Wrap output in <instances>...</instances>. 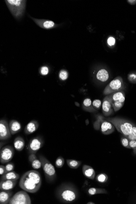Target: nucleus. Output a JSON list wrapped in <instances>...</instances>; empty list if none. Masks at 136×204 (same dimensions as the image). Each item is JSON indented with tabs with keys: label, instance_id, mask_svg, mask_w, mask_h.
<instances>
[{
	"label": "nucleus",
	"instance_id": "25",
	"mask_svg": "<svg viewBox=\"0 0 136 204\" xmlns=\"http://www.w3.org/2000/svg\"><path fill=\"white\" fill-rule=\"evenodd\" d=\"M88 193L89 195L93 196L98 194H106L108 192L104 189L91 187L88 190Z\"/></svg>",
	"mask_w": 136,
	"mask_h": 204
},
{
	"label": "nucleus",
	"instance_id": "11",
	"mask_svg": "<svg viewBox=\"0 0 136 204\" xmlns=\"http://www.w3.org/2000/svg\"><path fill=\"white\" fill-rule=\"evenodd\" d=\"M102 112L105 116H109L113 112V108L108 95H106L103 99L102 104Z\"/></svg>",
	"mask_w": 136,
	"mask_h": 204
},
{
	"label": "nucleus",
	"instance_id": "5",
	"mask_svg": "<svg viewBox=\"0 0 136 204\" xmlns=\"http://www.w3.org/2000/svg\"><path fill=\"white\" fill-rule=\"evenodd\" d=\"M6 2L12 14L16 18H19L22 16L25 9L26 1L8 0Z\"/></svg>",
	"mask_w": 136,
	"mask_h": 204
},
{
	"label": "nucleus",
	"instance_id": "18",
	"mask_svg": "<svg viewBox=\"0 0 136 204\" xmlns=\"http://www.w3.org/2000/svg\"><path fill=\"white\" fill-rule=\"evenodd\" d=\"M28 160L33 169H39L42 167L41 161L40 159H37L35 154H30L28 157Z\"/></svg>",
	"mask_w": 136,
	"mask_h": 204
},
{
	"label": "nucleus",
	"instance_id": "38",
	"mask_svg": "<svg viewBox=\"0 0 136 204\" xmlns=\"http://www.w3.org/2000/svg\"><path fill=\"white\" fill-rule=\"evenodd\" d=\"M107 43L108 44V45L110 46L114 45L115 43V38L112 37H108L107 40Z\"/></svg>",
	"mask_w": 136,
	"mask_h": 204
},
{
	"label": "nucleus",
	"instance_id": "21",
	"mask_svg": "<svg viewBox=\"0 0 136 204\" xmlns=\"http://www.w3.org/2000/svg\"><path fill=\"white\" fill-rule=\"evenodd\" d=\"M15 148L17 151L21 152L23 151L25 146V142L24 139L21 137H17L14 142Z\"/></svg>",
	"mask_w": 136,
	"mask_h": 204
},
{
	"label": "nucleus",
	"instance_id": "16",
	"mask_svg": "<svg viewBox=\"0 0 136 204\" xmlns=\"http://www.w3.org/2000/svg\"><path fill=\"white\" fill-rule=\"evenodd\" d=\"M39 127L38 122L35 120H32L27 124L24 129V133L27 135L33 133Z\"/></svg>",
	"mask_w": 136,
	"mask_h": 204
},
{
	"label": "nucleus",
	"instance_id": "19",
	"mask_svg": "<svg viewBox=\"0 0 136 204\" xmlns=\"http://www.w3.org/2000/svg\"><path fill=\"white\" fill-rule=\"evenodd\" d=\"M9 128L12 135H14L20 131L21 126L19 121L15 120H12L9 123Z\"/></svg>",
	"mask_w": 136,
	"mask_h": 204
},
{
	"label": "nucleus",
	"instance_id": "13",
	"mask_svg": "<svg viewBox=\"0 0 136 204\" xmlns=\"http://www.w3.org/2000/svg\"><path fill=\"white\" fill-rule=\"evenodd\" d=\"M38 26L45 29H50L54 28L56 24L53 21L43 19H37L31 18Z\"/></svg>",
	"mask_w": 136,
	"mask_h": 204
},
{
	"label": "nucleus",
	"instance_id": "10",
	"mask_svg": "<svg viewBox=\"0 0 136 204\" xmlns=\"http://www.w3.org/2000/svg\"><path fill=\"white\" fill-rule=\"evenodd\" d=\"M12 136L8 121L5 119L0 121V139L6 140L10 138Z\"/></svg>",
	"mask_w": 136,
	"mask_h": 204
},
{
	"label": "nucleus",
	"instance_id": "35",
	"mask_svg": "<svg viewBox=\"0 0 136 204\" xmlns=\"http://www.w3.org/2000/svg\"><path fill=\"white\" fill-rule=\"evenodd\" d=\"M6 170L7 173L13 171L15 169V165L12 163H9L6 165Z\"/></svg>",
	"mask_w": 136,
	"mask_h": 204
},
{
	"label": "nucleus",
	"instance_id": "20",
	"mask_svg": "<svg viewBox=\"0 0 136 204\" xmlns=\"http://www.w3.org/2000/svg\"><path fill=\"white\" fill-rule=\"evenodd\" d=\"M109 74L105 69L99 70L96 74L97 80L101 82H106L109 79Z\"/></svg>",
	"mask_w": 136,
	"mask_h": 204
},
{
	"label": "nucleus",
	"instance_id": "12",
	"mask_svg": "<svg viewBox=\"0 0 136 204\" xmlns=\"http://www.w3.org/2000/svg\"><path fill=\"white\" fill-rule=\"evenodd\" d=\"M115 127L113 124L107 120H101V133L105 135H108L112 133L114 131Z\"/></svg>",
	"mask_w": 136,
	"mask_h": 204
},
{
	"label": "nucleus",
	"instance_id": "4",
	"mask_svg": "<svg viewBox=\"0 0 136 204\" xmlns=\"http://www.w3.org/2000/svg\"><path fill=\"white\" fill-rule=\"evenodd\" d=\"M39 159L41 162L42 167L43 169L46 181L49 183L53 182L56 178V173L55 167L46 157L40 155Z\"/></svg>",
	"mask_w": 136,
	"mask_h": 204
},
{
	"label": "nucleus",
	"instance_id": "17",
	"mask_svg": "<svg viewBox=\"0 0 136 204\" xmlns=\"http://www.w3.org/2000/svg\"><path fill=\"white\" fill-rule=\"evenodd\" d=\"M83 172L85 177L89 179H94L95 176V171L94 169L89 165H85L83 167Z\"/></svg>",
	"mask_w": 136,
	"mask_h": 204
},
{
	"label": "nucleus",
	"instance_id": "40",
	"mask_svg": "<svg viewBox=\"0 0 136 204\" xmlns=\"http://www.w3.org/2000/svg\"><path fill=\"white\" fill-rule=\"evenodd\" d=\"M128 2L131 5H135L136 4V1H128Z\"/></svg>",
	"mask_w": 136,
	"mask_h": 204
},
{
	"label": "nucleus",
	"instance_id": "3",
	"mask_svg": "<svg viewBox=\"0 0 136 204\" xmlns=\"http://www.w3.org/2000/svg\"><path fill=\"white\" fill-rule=\"evenodd\" d=\"M107 120L113 124L118 131L126 137L130 133L134 125L131 122L121 118H110Z\"/></svg>",
	"mask_w": 136,
	"mask_h": 204
},
{
	"label": "nucleus",
	"instance_id": "28",
	"mask_svg": "<svg viewBox=\"0 0 136 204\" xmlns=\"http://www.w3.org/2000/svg\"><path fill=\"white\" fill-rule=\"evenodd\" d=\"M64 164H65V159L63 157L61 156L58 157L55 162L56 167L59 168H62Z\"/></svg>",
	"mask_w": 136,
	"mask_h": 204
},
{
	"label": "nucleus",
	"instance_id": "39",
	"mask_svg": "<svg viewBox=\"0 0 136 204\" xmlns=\"http://www.w3.org/2000/svg\"><path fill=\"white\" fill-rule=\"evenodd\" d=\"M7 173L6 166L3 165H0V175L2 176Z\"/></svg>",
	"mask_w": 136,
	"mask_h": 204
},
{
	"label": "nucleus",
	"instance_id": "32",
	"mask_svg": "<svg viewBox=\"0 0 136 204\" xmlns=\"http://www.w3.org/2000/svg\"><path fill=\"white\" fill-rule=\"evenodd\" d=\"M128 80L131 83L136 84V72L130 73L128 75Z\"/></svg>",
	"mask_w": 136,
	"mask_h": 204
},
{
	"label": "nucleus",
	"instance_id": "33",
	"mask_svg": "<svg viewBox=\"0 0 136 204\" xmlns=\"http://www.w3.org/2000/svg\"><path fill=\"white\" fill-rule=\"evenodd\" d=\"M59 78L62 80H65L68 78L67 71L65 70L61 71L59 74Z\"/></svg>",
	"mask_w": 136,
	"mask_h": 204
},
{
	"label": "nucleus",
	"instance_id": "8",
	"mask_svg": "<svg viewBox=\"0 0 136 204\" xmlns=\"http://www.w3.org/2000/svg\"><path fill=\"white\" fill-rule=\"evenodd\" d=\"M15 154V150L10 146L3 147L0 153V162L2 164L9 163L13 159Z\"/></svg>",
	"mask_w": 136,
	"mask_h": 204
},
{
	"label": "nucleus",
	"instance_id": "29",
	"mask_svg": "<svg viewBox=\"0 0 136 204\" xmlns=\"http://www.w3.org/2000/svg\"><path fill=\"white\" fill-rule=\"evenodd\" d=\"M124 103L119 102V101H116L112 103L114 112H117L123 106Z\"/></svg>",
	"mask_w": 136,
	"mask_h": 204
},
{
	"label": "nucleus",
	"instance_id": "37",
	"mask_svg": "<svg viewBox=\"0 0 136 204\" xmlns=\"http://www.w3.org/2000/svg\"><path fill=\"white\" fill-rule=\"evenodd\" d=\"M49 69L47 67L44 66L41 68L40 73H41V74L43 76L47 75L49 74Z\"/></svg>",
	"mask_w": 136,
	"mask_h": 204
},
{
	"label": "nucleus",
	"instance_id": "30",
	"mask_svg": "<svg viewBox=\"0 0 136 204\" xmlns=\"http://www.w3.org/2000/svg\"><path fill=\"white\" fill-rule=\"evenodd\" d=\"M121 142L122 145L123 146L127 148L130 149L129 146L130 139L124 136V137H121Z\"/></svg>",
	"mask_w": 136,
	"mask_h": 204
},
{
	"label": "nucleus",
	"instance_id": "7",
	"mask_svg": "<svg viewBox=\"0 0 136 204\" xmlns=\"http://www.w3.org/2000/svg\"><path fill=\"white\" fill-rule=\"evenodd\" d=\"M25 191H21L12 196L9 204H31V198Z\"/></svg>",
	"mask_w": 136,
	"mask_h": 204
},
{
	"label": "nucleus",
	"instance_id": "1",
	"mask_svg": "<svg viewBox=\"0 0 136 204\" xmlns=\"http://www.w3.org/2000/svg\"><path fill=\"white\" fill-rule=\"evenodd\" d=\"M42 182L41 176L38 171L29 170L22 176L19 185L21 189L27 192L35 193L41 187Z\"/></svg>",
	"mask_w": 136,
	"mask_h": 204
},
{
	"label": "nucleus",
	"instance_id": "36",
	"mask_svg": "<svg viewBox=\"0 0 136 204\" xmlns=\"http://www.w3.org/2000/svg\"><path fill=\"white\" fill-rule=\"evenodd\" d=\"M129 146L130 148L134 150L135 154H136V140H130Z\"/></svg>",
	"mask_w": 136,
	"mask_h": 204
},
{
	"label": "nucleus",
	"instance_id": "15",
	"mask_svg": "<svg viewBox=\"0 0 136 204\" xmlns=\"http://www.w3.org/2000/svg\"><path fill=\"white\" fill-rule=\"evenodd\" d=\"M13 194V192L11 190L1 191L0 204H9L11 198L12 197Z\"/></svg>",
	"mask_w": 136,
	"mask_h": 204
},
{
	"label": "nucleus",
	"instance_id": "9",
	"mask_svg": "<svg viewBox=\"0 0 136 204\" xmlns=\"http://www.w3.org/2000/svg\"><path fill=\"white\" fill-rule=\"evenodd\" d=\"M44 141L41 137H36L31 139L27 146L29 154H35L43 146Z\"/></svg>",
	"mask_w": 136,
	"mask_h": 204
},
{
	"label": "nucleus",
	"instance_id": "26",
	"mask_svg": "<svg viewBox=\"0 0 136 204\" xmlns=\"http://www.w3.org/2000/svg\"><path fill=\"white\" fill-rule=\"evenodd\" d=\"M67 163L70 168L74 169H78L82 164L81 161L74 159H67Z\"/></svg>",
	"mask_w": 136,
	"mask_h": 204
},
{
	"label": "nucleus",
	"instance_id": "27",
	"mask_svg": "<svg viewBox=\"0 0 136 204\" xmlns=\"http://www.w3.org/2000/svg\"><path fill=\"white\" fill-rule=\"evenodd\" d=\"M108 179V176L104 173H100L96 177V180L100 183H104L106 182Z\"/></svg>",
	"mask_w": 136,
	"mask_h": 204
},
{
	"label": "nucleus",
	"instance_id": "14",
	"mask_svg": "<svg viewBox=\"0 0 136 204\" xmlns=\"http://www.w3.org/2000/svg\"><path fill=\"white\" fill-rule=\"evenodd\" d=\"M18 180H2L0 182L1 191L11 190L17 185Z\"/></svg>",
	"mask_w": 136,
	"mask_h": 204
},
{
	"label": "nucleus",
	"instance_id": "23",
	"mask_svg": "<svg viewBox=\"0 0 136 204\" xmlns=\"http://www.w3.org/2000/svg\"><path fill=\"white\" fill-rule=\"evenodd\" d=\"M108 95L112 103H113L116 101H119L120 99H121L122 98L125 97L124 92L123 91L114 92V93H111Z\"/></svg>",
	"mask_w": 136,
	"mask_h": 204
},
{
	"label": "nucleus",
	"instance_id": "31",
	"mask_svg": "<svg viewBox=\"0 0 136 204\" xmlns=\"http://www.w3.org/2000/svg\"><path fill=\"white\" fill-rule=\"evenodd\" d=\"M130 140H136V126L134 124L132 128L131 132L128 137Z\"/></svg>",
	"mask_w": 136,
	"mask_h": 204
},
{
	"label": "nucleus",
	"instance_id": "22",
	"mask_svg": "<svg viewBox=\"0 0 136 204\" xmlns=\"http://www.w3.org/2000/svg\"><path fill=\"white\" fill-rule=\"evenodd\" d=\"M20 178L19 173L14 171H10L2 176L1 177V180H18Z\"/></svg>",
	"mask_w": 136,
	"mask_h": 204
},
{
	"label": "nucleus",
	"instance_id": "24",
	"mask_svg": "<svg viewBox=\"0 0 136 204\" xmlns=\"http://www.w3.org/2000/svg\"><path fill=\"white\" fill-rule=\"evenodd\" d=\"M83 108L86 111L91 112H97V110L93 107L91 99L89 98H87L83 101Z\"/></svg>",
	"mask_w": 136,
	"mask_h": 204
},
{
	"label": "nucleus",
	"instance_id": "2",
	"mask_svg": "<svg viewBox=\"0 0 136 204\" xmlns=\"http://www.w3.org/2000/svg\"><path fill=\"white\" fill-rule=\"evenodd\" d=\"M56 196L62 203H71L78 200V191L72 184L63 183L58 187L56 191Z\"/></svg>",
	"mask_w": 136,
	"mask_h": 204
},
{
	"label": "nucleus",
	"instance_id": "6",
	"mask_svg": "<svg viewBox=\"0 0 136 204\" xmlns=\"http://www.w3.org/2000/svg\"><path fill=\"white\" fill-rule=\"evenodd\" d=\"M124 88L123 80L121 77L118 76L115 78L106 86L103 91L104 95H108L110 94L122 91Z\"/></svg>",
	"mask_w": 136,
	"mask_h": 204
},
{
	"label": "nucleus",
	"instance_id": "34",
	"mask_svg": "<svg viewBox=\"0 0 136 204\" xmlns=\"http://www.w3.org/2000/svg\"><path fill=\"white\" fill-rule=\"evenodd\" d=\"M93 107L96 110H99L101 107V102L99 99H95L92 103Z\"/></svg>",
	"mask_w": 136,
	"mask_h": 204
},
{
	"label": "nucleus",
	"instance_id": "41",
	"mask_svg": "<svg viewBox=\"0 0 136 204\" xmlns=\"http://www.w3.org/2000/svg\"><path fill=\"white\" fill-rule=\"evenodd\" d=\"M87 204H95V203L92 202H89L87 203Z\"/></svg>",
	"mask_w": 136,
	"mask_h": 204
}]
</instances>
